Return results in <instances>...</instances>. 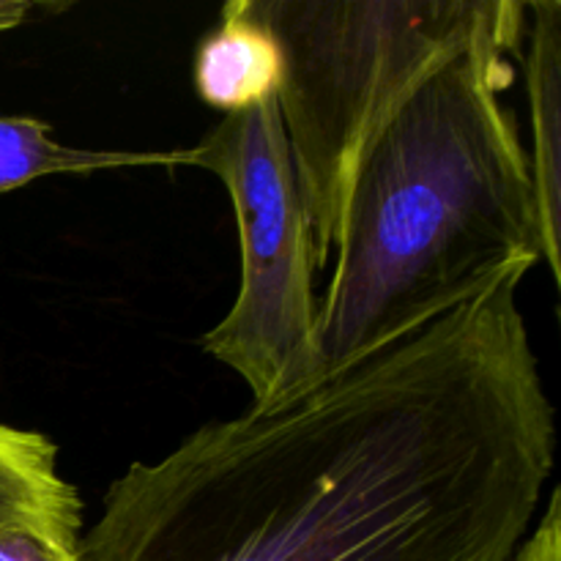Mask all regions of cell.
Wrapping results in <instances>:
<instances>
[{"label": "cell", "instance_id": "6da1fadb", "mask_svg": "<svg viewBox=\"0 0 561 561\" xmlns=\"http://www.w3.org/2000/svg\"><path fill=\"white\" fill-rule=\"evenodd\" d=\"M518 261L436 321L110 485L80 561H513L557 460Z\"/></svg>", "mask_w": 561, "mask_h": 561}, {"label": "cell", "instance_id": "52a82bcc", "mask_svg": "<svg viewBox=\"0 0 561 561\" xmlns=\"http://www.w3.org/2000/svg\"><path fill=\"white\" fill-rule=\"evenodd\" d=\"M0 524H31L80 546L82 502L42 433L0 425Z\"/></svg>", "mask_w": 561, "mask_h": 561}, {"label": "cell", "instance_id": "277c9868", "mask_svg": "<svg viewBox=\"0 0 561 561\" xmlns=\"http://www.w3.org/2000/svg\"><path fill=\"white\" fill-rule=\"evenodd\" d=\"M181 164L222 181L239 225V296L203 334V351L244 378L252 405L305 392L321 381L318 266L277 96L225 115L201 142L179 148Z\"/></svg>", "mask_w": 561, "mask_h": 561}, {"label": "cell", "instance_id": "8fae6325", "mask_svg": "<svg viewBox=\"0 0 561 561\" xmlns=\"http://www.w3.org/2000/svg\"><path fill=\"white\" fill-rule=\"evenodd\" d=\"M33 3L27 0H0V33L14 31L31 16Z\"/></svg>", "mask_w": 561, "mask_h": 561}, {"label": "cell", "instance_id": "9c48e42d", "mask_svg": "<svg viewBox=\"0 0 561 561\" xmlns=\"http://www.w3.org/2000/svg\"><path fill=\"white\" fill-rule=\"evenodd\" d=\"M0 561H80L66 542L31 524H0Z\"/></svg>", "mask_w": 561, "mask_h": 561}, {"label": "cell", "instance_id": "3957f363", "mask_svg": "<svg viewBox=\"0 0 561 561\" xmlns=\"http://www.w3.org/2000/svg\"><path fill=\"white\" fill-rule=\"evenodd\" d=\"M283 49L277 93L316 266L383 126L502 16L507 0H250Z\"/></svg>", "mask_w": 561, "mask_h": 561}, {"label": "cell", "instance_id": "30bf717a", "mask_svg": "<svg viewBox=\"0 0 561 561\" xmlns=\"http://www.w3.org/2000/svg\"><path fill=\"white\" fill-rule=\"evenodd\" d=\"M513 561H561V493L553 488L537 526L520 542Z\"/></svg>", "mask_w": 561, "mask_h": 561}, {"label": "cell", "instance_id": "ba28073f", "mask_svg": "<svg viewBox=\"0 0 561 561\" xmlns=\"http://www.w3.org/2000/svg\"><path fill=\"white\" fill-rule=\"evenodd\" d=\"M49 131L53 126L31 115H0V195L44 175L179 168V151H91V148L64 146Z\"/></svg>", "mask_w": 561, "mask_h": 561}, {"label": "cell", "instance_id": "5b68a950", "mask_svg": "<svg viewBox=\"0 0 561 561\" xmlns=\"http://www.w3.org/2000/svg\"><path fill=\"white\" fill-rule=\"evenodd\" d=\"M526 96L531 124V184L542 263L561 283V3H526Z\"/></svg>", "mask_w": 561, "mask_h": 561}, {"label": "cell", "instance_id": "7a4b0ae2", "mask_svg": "<svg viewBox=\"0 0 561 561\" xmlns=\"http://www.w3.org/2000/svg\"><path fill=\"white\" fill-rule=\"evenodd\" d=\"M526 33L507 0L373 140L318 301L321 378L436 321L518 261L542 263L531 164L502 91Z\"/></svg>", "mask_w": 561, "mask_h": 561}, {"label": "cell", "instance_id": "8992f818", "mask_svg": "<svg viewBox=\"0 0 561 561\" xmlns=\"http://www.w3.org/2000/svg\"><path fill=\"white\" fill-rule=\"evenodd\" d=\"M283 49L250 0H230L222 22L203 36L195 53V88L225 115L274 99L283 88Z\"/></svg>", "mask_w": 561, "mask_h": 561}]
</instances>
